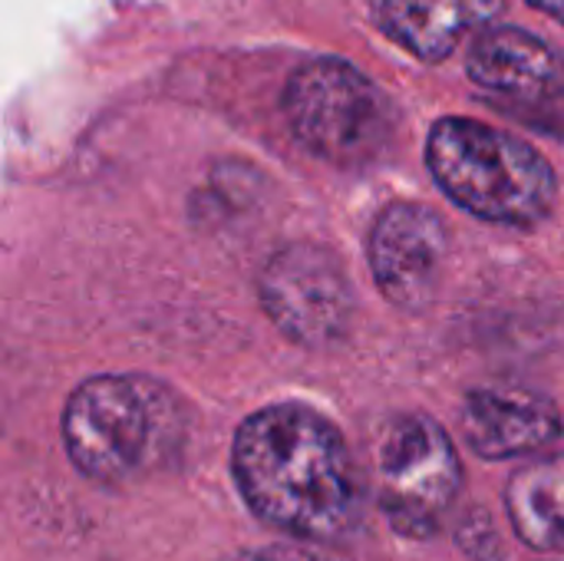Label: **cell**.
Returning <instances> with one entry per match:
<instances>
[{"label":"cell","instance_id":"6da1fadb","mask_svg":"<svg viewBox=\"0 0 564 561\" xmlns=\"http://www.w3.org/2000/svg\"><path fill=\"white\" fill-rule=\"evenodd\" d=\"M245 506L278 532L337 542L360 522V476L344 433L304 403L251 413L231 446Z\"/></svg>","mask_w":564,"mask_h":561},{"label":"cell","instance_id":"7a4b0ae2","mask_svg":"<svg viewBox=\"0 0 564 561\" xmlns=\"http://www.w3.org/2000/svg\"><path fill=\"white\" fill-rule=\"evenodd\" d=\"M423 155L440 192L479 222L535 228L558 205V175L542 149L492 122L440 116Z\"/></svg>","mask_w":564,"mask_h":561},{"label":"cell","instance_id":"3957f363","mask_svg":"<svg viewBox=\"0 0 564 561\" xmlns=\"http://www.w3.org/2000/svg\"><path fill=\"white\" fill-rule=\"evenodd\" d=\"M175 423V400L165 387L135 374H102L66 400L63 443L86 479L119 486L159 456Z\"/></svg>","mask_w":564,"mask_h":561},{"label":"cell","instance_id":"277c9868","mask_svg":"<svg viewBox=\"0 0 564 561\" xmlns=\"http://www.w3.org/2000/svg\"><path fill=\"white\" fill-rule=\"evenodd\" d=\"M284 109L301 145L330 165L373 162L397 126L390 96L340 56L304 63L284 89Z\"/></svg>","mask_w":564,"mask_h":561},{"label":"cell","instance_id":"5b68a950","mask_svg":"<svg viewBox=\"0 0 564 561\" xmlns=\"http://www.w3.org/2000/svg\"><path fill=\"white\" fill-rule=\"evenodd\" d=\"M377 476L380 513L410 542H430L466 486L456 440L426 413H400L383 427Z\"/></svg>","mask_w":564,"mask_h":561},{"label":"cell","instance_id":"8992f818","mask_svg":"<svg viewBox=\"0 0 564 561\" xmlns=\"http://www.w3.org/2000/svg\"><path fill=\"white\" fill-rule=\"evenodd\" d=\"M271 321L304 347L340 341L354 321V288L340 261L317 245H291L271 258L261 278Z\"/></svg>","mask_w":564,"mask_h":561},{"label":"cell","instance_id":"52a82bcc","mask_svg":"<svg viewBox=\"0 0 564 561\" xmlns=\"http://www.w3.org/2000/svg\"><path fill=\"white\" fill-rule=\"evenodd\" d=\"M449 255V228L443 215L416 198L383 205L367 238V261L377 291L400 311L420 314L433 308Z\"/></svg>","mask_w":564,"mask_h":561},{"label":"cell","instance_id":"ba28073f","mask_svg":"<svg viewBox=\"0 0 564 561\" xmlns=\"http://www.w3.org/2000/svg\"><path fill=\"white\" fill-rule=\"evenodd\" d=\"M459 430L469 453L486 463L529 460L564 436L555 400L525 387H476L463 397Z\"/></svg>","mask_w":564,"mask_h":561},{"label":"cell","instance_id":"9c48e42d","mask_svg":"<svg viewBox=\"0 0 564 561\" xmlns=\"http://www.w3.org/2000/svg\"><path fill=\"white\" fill-rule=\"evenodd\" d=\"M469 79L506 103H542L562 83V60L542 36L522 26H482L466 56Z\"/></svg>","mask_w":564,"mask_h":561},{"label":"cell","instance_id":"30bf717a","mask_svg":"<svg viewBox=\"0 0 564 561\" xmlns=\"http://www.w3.org/2000/svg\"><path fill=\"white\" fill-rule=\"evenodd\" d=\"M506 13V0H370L377 30L420 63H446L459 43Z\"/></svg>","mask_w":564,"mask_h":561},{"label":"cell","instance_id":"8fae6325","mask_svg":"<svg viewBox=\"0 0 564 561\" xmlns=\"http://www.w3.org/2000/svg\"><path fill=\"white\" fill-rule=\"evenodd\" d=\"M512 532L532 552L564 555V456H539L506 483Z\"/></svg>","mask_w":564,"mask_h":561},{"label":"cell","instance_id":"7c38bea8","mask_svg":"<svg viewBox=\"0 0 564 561\" xmlns=\"http://www.w3.org/2000/svg\"><path fill=\"white\" fill-rule=\"evenodd\" d=\"M525 3L535 7V10H542L545 17H552L555 23L564 26V0H525Z\"/></svg>","mask_w":564,"mask_h":561},{"label":"cell","instance_id":"4fadbf2b","mask_svg":"<svg viewBox=\"0 0 564 561\" xmlns=\"http://www.w3.org/2000/svg\"><path fill=\"white\" fill-rule=\"evenodd\" d=\"M231 561H304V559H297V555H281V552H261V555H241V559H231Z\"/></svg>","mask_w":564,"mask_h":561}]
</instances>
